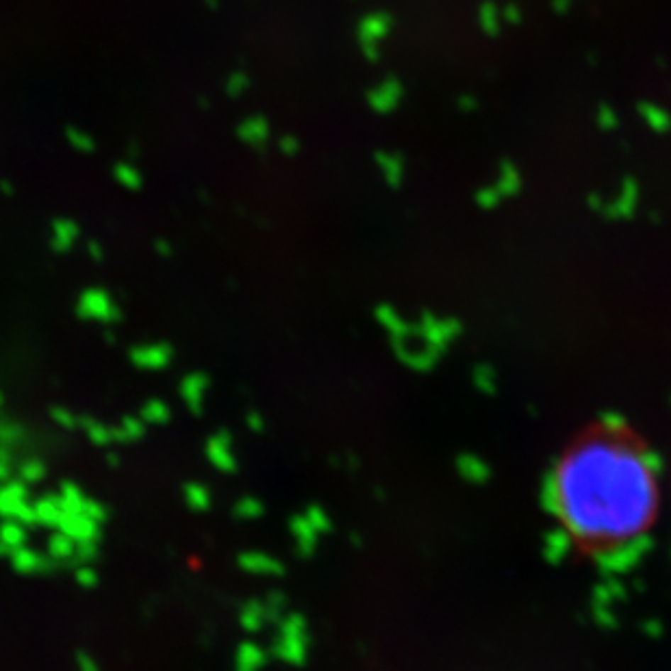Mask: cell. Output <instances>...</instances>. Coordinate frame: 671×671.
Instances as JSON below:
<instances>
[{
	"instance_id": "11",
	"label": "cell",
	"mask_w": 671,
	"mask_h": 671,
	"mask_svg": "<svg viewBox=\"0 0 671 671\" xmlns=\"http://www.w3.org/2000/svg\"><path fill=\"white\" fill-rule=\"evenodd\" d=\"M146 417L148 419H165V415H167V409H165V404L163 402H159V400H155V402H150L148 406H146Z\"/></svg>"
},
{
	"instance_id": "4",
	"label": "cell",
	"mask_w": 671,
	"mask_h": 671,
	"mask_svg": "<svg viewBox=\"0 0 671 671\" xmlns=\"http://www.w3.org/2000/svg\"><path fill=\"white\" fill-rule=\"evenodd\" d=\"M237 135L243 144H248L253 148H265L270 137H272L270 122L261 116H250V118L241 120V124L237 126Z\"/></svg>"
},
{
	"instance_id": "6",
	"label": "cell",
	"mask_w": 671,
	"mask_h": 671,
	"mask_svg": "<svg viewBox=\"0 0 671 671\" xmlns=\"http://www.w3.org/2000/svg\"><path fill=\"white\" fill-rule=\"evenodd\" d=\"M206 378L202 376V374H194V376H187L185 380H183V398H185V402L187 404H196V402H200L202 400V396H204V392H206Z\"/></svg>"
},
{
	"instance_id": "10",
	"label": "cell",
	"mask_w": 671,
	"mask_h": 671,
	"mask_svg": "<svg viewBox=\"0 0 671 671\" xmlns=\"http://www.w3.org/2000/svg\"><path fill=\"white\" fill-rule=\"evenodd\" d=\"M278 148H280L282 155L294 157V155L300 152V141H298V137H294V135H285V137H280Z\"/></svg>"
},
{
	"instance_id": "9",
	"label": "cell",
	"mask_w": 671,
	"mask_h": 671,
	"mask_svg": "<svg viewBox=\"0 0 671 671\" xmlns=\"http://www.w3.org/2000/svg\"><path fill=\"white\" fill-rule=\"evenodd\" d=\"M224 89H226V94H228L231 98H241L245 92L250 89V79H248V74H245V72H233V74L226 79Z\"/></svg>"
},
{
	"instance_id": "5",
	"label": "cell",
	"mask_w": 671,
	"mask_h": 671,
	"mask_svg": "<svg viewBox=\"0 0 671 671\" xmlns=\"http://www.w3.org/2000/svg\"><path fill=\"white\" fill-rule=\"evenodd\" d=\"M81 237V228L72 220H55L50 224V245L57 253L72 250Z\"/></svg>"
},
{
	"instance_id": "13",
	"label": "cell",
	"mask_w": 671,
	"mask_h": 671,
	"mask_svg": "<svg viewBox=\"0 0 671 671\" xmlns=\"http://www.w3.org/2000/svg\"><path fill=\"white\" fill-rule=\"evenodd\" d=\"M157 250H159L163 257H170V255H172V248H170V245H165L163 241H157Z\"/></svg>"
},
{
	"instance_id": "2",
	"label": "cell",
	"mask_w": 671,
	"mask_h": 671,
	"mask_svg": "<svg viewBox=\"0 0 671 671\" xmlns=\"http://www.w3.org/2000/svg\"><path fill=\"white\" fill-rule=\"evenodd\" d=\"M77 311L85 320H94V322H102V324H111L120 320V309L113 302V298L104 292V289H87L81 294Z\"/></svg>"
},
{
	"instance_id": "3",
	"label": "cell",
	"mask_w": 671,
	"mask_h": 671,
	"mask_svg": "<svg viewBox=\"0 0 671 671\" xmlns=\"http://www.w3.org/2000/svg\"><path fill=\"white\" fill-rule=\"evenodd\" d=\"M131 359L137 367L144 370H161L170 363L172 359V348L165 343H148V345H137L131 352Z\"/></svg>"
},
{
	"instance_id": "12",
	"label": "cell",
	"mask_w": 671,
	"mask_h": 671,
	"mask_svg": "<svg viewBox=\"0 0 671 671\" xmlns=\"http://www.w3.org/2000/svg\"><path fill=\"white\" fill-rule=\"evenodd\" d=\"M89 253H92V259H94V261H102V257H104V250L100 248L98 241H89Z\"/></svg>"
},
{
	"instance_id": "1",
	"label": "cell",
	"mask_w": 671,
	"mask_h": 671,
	"mask_svg": "<svg viewBox=\"0 0 671 671\" xmlns=\"http://www.w3.org/2000/svg\"><path fill=\"white\" fill-rule=\"evenodd\" d=\"M550 502L562 533L584 554H617L641 541L660 506L648 443L621 421L593 423L558 456Z\"/></svg>"
},
{
	"instance_id": "8",
	"label": "cell",
	"mask_w": 671,
	"mask_h": 671,
	"mask_svg": "<svg viewBox=\"0 0 671 671\" xmlns=\"http://www.w3.org/2000/svg\"><path fill=\"white\" fill-rule=\"evenodd\" d=\"M65 137H67V144L72 146L74 150H79V152H83V155H89V152H94L96 150V141H94V137L92 135H87L85 131H81V128H67L65 131Z\"/></svg>"
},
{
	"instance_id": "7",
	"label": "cell",
	"mask_w": 671,
	"mask_h": 671,
	"mask_svg": "<svg viewBox=\"0 0 671 671\" xmlns=\"http://www.w3.org/2000/svg\"><path fill=\"white\" fill-rule=\"evenodd\" d=\"M113 176H116V181L122 185V187H126V189H131V192H135V189H139L141 187V172L135 167V165H131V163H120V165H116L113 167Z\"/></svg>"
}]
</instances>
